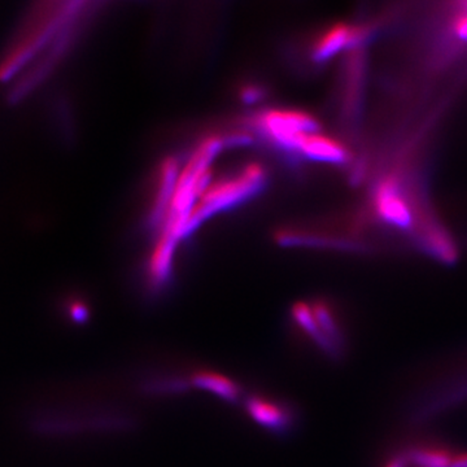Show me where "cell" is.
Instances as JSON below:
<instances>
[{
	"mask_svg": "<svg viewBox=\"0 0 467 467\" xmlns=\"http://www.w3.org/2000/svg\"><path fill=\"white\" fill-rule=\"evenodd\" d=\"M245 410L257 425L275 435H290L296 426L297 414L294 408L267 395L248 398Z\"/></svg>",
	"mask_w": 467,
	"mask_h": 467,
	"instance_id": "obj_4",
	"label": "cell"
},
{
	"mask_svg": "<svg viewBox=\"0 0 467 467\" xmlns=\"http://www.w3.org/2000/svg\"><path fill=\"white\" fill-rule=\"evenodd\" d=\"M374 204L378 214L393 226L408 229L413 223L410 207L393 178H387L377 187Z\"/></svg>",
	"mask_w": 467,
	"mask_h": 467,
	"instance_id": "obj_5",
	"label": "cell"
},
{
	"mask_svg": "<svg viewBox=\"0 0 467 467\" xmlns=\"http://www.w3.org/2000/svg\"><path fill=\"white\" fill-rule=\"evenodd\" d=\"M263 169L259 165H250L235 177L220 181L213 186H208L201 196V201L193 208L190 216L187 233L195 229L202 220L216 213L221 209L238 204L243 199L248 198L257 192L264 183Z\"/></svg>",
	"mask_w": 467,
	"mask_h": 467,
	"instance_id": "obj_2",
	"label": "cell"
},
{
	"mask_svg": "<svg viewBox=\"0 0 467 467\" xmlns=\"http://www.w3.org/2000/svg\"><path fill=\"white\" fill-rule=\"evenodd\" d=\"M451 467H467V453L456 454Z\"/></svg>",
	"mask_w": 467,
	"mask_h": 467,
	"instance_id": "obj_15",
	"label": "cell"
},
{
	"mask_svg": "<svg viewBox=\"0 0 467 467\" xmlns=\"http://www.w3.org/2000/svg\"><path fill=\"white\" fill-rule=\"evenodd\" d=\"M291 322L316 348L330 359L340 362L347 353V337L333 309L325 301L294 304Z\"/></svg>",
	"mask_w": 467,
	"mask_h": 467,
	"instance_id": "obj_1",
	"label": "cell"
},
{
	"mask_svg": "<svg viewBox=\"0 0 467 467\" xmlns=\"http://www.w3.org/2000/svg\"><path fill=\"white\" fill-rule=\"evenodd\" d=\"M408 463L416 467H451L453 454L441 448H411L404 451Z\"/></svg>",
	"mask_w": 467,
	"mask_h": 467,
	"instance_id": "obj_10",
	"label": "cell"
},
{
	"mask_svg": "<svg viewBox=\"0 0 467 467\" xmlns=\"http://www.w3.org/2000/svg\"><path fill=\"white\" fill-rule=\"evenodd\" d=\"M193 386L204 389L223 399V400L233 402L239 401L242 396V389L238 383L234 382L232 378L214 371H201L192 378Z\"/></svg>",
	"mask_w": 467,
	"mask_h": 467,
	"instance_id": "obj_9",
	"label": "cell"
},
{
	"mask_svg": "<svg viewBox=\"0 0 467 467\" xmlns=\"http://www.w3.org/2000/svg\"><path fill=\"white\" fill-rule=\"evenodd\" d=\"M453 32L456 33V36H459L461 41H467V5L466 11L461 14L460 16L456 18V21H454Z\"/></svg>",
	"mask_w": 467,
	"mask_h": 467,
	"instance_id": "obj_13",
	"label": "cell"
},
{
	"mask_svg": "<svg viewBox=\"0 0 467 467\" xmlns=\"http://www.w3.org/2000/svg\"><path fill=\"white\" fill-rule=\"evenodd\" d=\"M426 243L427 248L431 251L436 259L447 264L453 263L456 260V248L448 238L447 234L441 232V230H431L427 234Z\"/></svg>",
	"mask_w": 467,
	"mask_h": 467,
	"instance_id": "obj_11",
	"label": "cell"
},
{
	"mask_svg": "<svg viewBox=\"0 0 467 467\" xmlns=\"http://www.w3.org/2000/svg\"><path fill=\"white\" fill-rule=\"evenodd\" d=\"M466 400L467 378L457 380L456 383L451 384L450 387L438 393V396H434V398L423 402L418 408L416 413H414V418L417 420H427L430 418L435 417L436 414H441L442 411L456 407V405Z\"/></svg>",
	"mask_w": 467,
	"mask_h": 467,
	"instance_id": "obj_8",
	"label": "cell"
},
{
	"mask_svg": "<svg viewBox=\"0 0 467 467\" xmlns=\"http://www.w3.org/2000/svg\"><path fill=\"white\" fill-rule=\"evenodd\" d=\"M297 152L306 158L333 164H343L349 159L346 147L331 138L317 133L306 135Z\"/></svg>",
	"mask_w": 467,
	"mask_h": 467,
	"instance_id": "obj_7",
	"label": "cell"
},
{
	"mask_svg": "<svg viewBox=\"0 0 467 467\" xmlns=\"http://www.w3.org/2000/svg\"><path fill=\"white\" fill-rule=\"evenodd\" d=\"M408 461L405 459L404 453L398 454V456L393 457L389 463H387L386 467H407Z\"/></svg>",
	"mask_w": 467,
	"mask_h": 467,
	"instance_id": "obj_14",
	"label": "cell"
},
{
	"mask_svg": "<svg viewBox=\"0 0 467 467\" xmlns=\"http://www.w3.org/2000/svg\"><path fill=\"white\" fill-rule=\"evenodd\" d=\"M254 125L272 142L295 152L299 150L306 135L318 130L317 121L299 110H269L257 117Z\"/></svg>",
	"mask_w": 467,
	"mask_h": 467,
	"instance_id": "obj_3",
	"label": "cell"
},
{
	"mask_svg": "<svg viewBox=\"0 0 467 467\" xmlns=\"http://www.w3.org/2000/svg\"><path fill=\"white\" fill-rule=\"evenodd\" d=\"M186 387L187 382L174 377H153L144 380L143 383L144 391L152 395H173V393L183 392Z\"/></svg>",
	"mask_w": 467,
	"mask_h": 467,
	"instance_id": "obj_12",
	"label": "cell"
},
{
	"mask_svg": "<svg viewBox=\"0 0 467 467\" xmlns=\"http://www.w3.org/2000/svg\"><path fill=\"white\" fill-rule=\"evenodd\" d=\"M364 36V29H359V27L344 26V24L335 26L316 43L315 48H313V57L317 61L327 60L344 48L358 45L362 41Z\"/></svg>",
	"mask_w": 467,
	"mask_h": 467,
	"instance_id": "obj_6",
	"label": "cell"
}]
</instances>
